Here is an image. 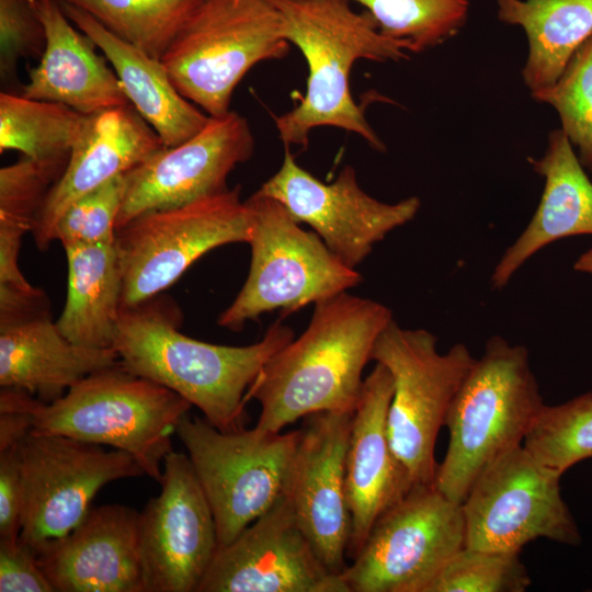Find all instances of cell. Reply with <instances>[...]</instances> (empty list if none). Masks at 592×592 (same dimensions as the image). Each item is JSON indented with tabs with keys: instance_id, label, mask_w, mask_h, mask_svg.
Instances as JSON below:
<instances>
[{
	"instance_id": "obj_13",
	"label": "cell",
	"mask_w": 592,
	"mask_h": 592,
	"mask_svg": "<svg viewBox=\"0 0 592 592\" xmlns=\"http://www.w3.org/2000/svg\"><path fill=\"white\" fill-rule=\"evenodd\" d=\"M18 454L24 492L20 538L34 551L70 533L104 486L145 475L126 452L62 435L30 431Z\"/></svg>"
},
{
	"instance_id": "obj_37",
	"label": "cell",
	"mask_w": 592,
	"mask_h": 592,
	"mask_svg": "<svg viewBox=\"0 0 592 592\" xmlns=\"http://www.w3.org/2000/svg\"><path fill=\"white\" fill-rule=\"evenodd\" d=\"M0 592H54L35 551L20 536L0 539Z\"/></svg>"
},
{
	"instance_id": "obj_40",
	"label": "cell",
	"mask_w": 592,
	"mask_h": 592,
	"mask_svg": "<svg viewBox=\"0 0 592 592\" xmlns=\"http://www.w3.org/2000/svg\"><path fill=\"white\" fill-rule=\"evenodd\" d=\"M573 269L578 272L592 275V248L578 258Z\"/></svg>"
},
{
	"instance_id": "obj_21",
	"label": "cell",
	"mask_w": 592,
	"mask_h": 592,
	"mask_svg": "<svg viewBox=\"0 0 592 592\" xmlns=\"http://www.w3.org/2000/svg\"><path fill=\"white\" fill-rule=\"evenodd\" d=\"M163 147L132 104L87 115L65 171L36 216L32 234L37 248L46 250L55 240L56 224L71 203L127 173Z\"/></svg>"
},
{
	"instance_id": "obj_25",
	"label": "cell",
	"mask_w": 592,
	"mask_h": 592,
	"mask_svg": "<svg viewBox=\"0 0 592 592\" xmlns=\"http://www.w3.org/2000/svg\"><path fill=\"white\" fill-rule=\"evenodd\" d=\"M60 4L67 18L103 53L129 103L164 147L182 144L207 124L209 116L178 91L161 59L115 36L83 10Z\"/></svg>"
},
{
	"instance_id": "obj_38",
	"label": "cell",
	"mask_w": 592,
	"mask_h": 592,
	"mask_svg": "<svg viewBox=\"0 0 592 592\" xmlns=\"http://www.w3.org/2000/svg\"><path fill=\"white\" fill-rule=\"evenodd\" d=\"M18 445L0 451V539H14L22 528L24 492Z\"/></svg>"
},
{
	"instance_id": "obj_34",
	"label": "cell",
	"mask_w": 592,
	"mask_h": 592,
	"mask_svg": "<svg viewBox=\"0 0 592 592\" xmlns=\"http://www.w3.org/2000/svg\"><path fill=\"white\" fill-rule=\"evenodd\" d=\"M69 158L19 161L0 169V227L32 231L43 203Z\"/></svg>"
},
{
	"instance_id": "obj_9",
	"label": "cell",
	"mask_w": 592,
	"mask_h": 592,
	"mask_svg": "<svg viewBox=\"0 0 592 592\" xmlns=\"http://www.w3.org/2000/svg\"><path fill=\"white\" fill-rule=\"evenodd\" d=\"M240 185L192 203L140 214L116 229L122 309L170 287L208 251L249 242L251 213Z\"/></svg>"
},
{
	"instance_id": "obj_26",
	"label": "cell",
	"mask_w": 592,
	"mask_h": 592,
	"mask_svg": "<svg viewBox=\"0 0 592 592\" xmlns=\"http://www.w3.org/2000/svg\"><path fill=\"white\" fill-rule=\"evenodd\" d=\"M68 265L67 297L56 325L71 342L113 348L122 310V273L115 241L64 247Z\"/></svg>"
},
{
	"instance_id": "obj_29",
	"label": "cell",
	"mask_w": 592,
	"mask_h": 592,
	"mask_svg": "<svg viewBox=\"0 0 592 592\" xmlns=\"http://www.w3.org/2000/svg\"><path fill=\"white\" fill-rule=\"evenodd\" d=\"M93 16L115 36L161 59L204 0H58Z\"/></svg>"
},
{
	"instance_id": "obj_1",
	"label": "cell",
	"mask_w": 592,
	"mask_h": 592,
	"mask_svg": "<svg viewBox=\"0 0 592 592\" xmlns=\"http://www.w3.org/2000/svg\"><path fill=\"white\" fill-rule=\"evenodd\" d=\"M392 319L385 305L346 292L316 303L307 329L265 363L246 394L261 406L254 428L277 433L316 412L353 413L363 369Z\"/></svg>"
},
{
	"instance_id": "obj_36",
	"label": "cell",
	"mask_w": 592,
	"mask_h": 592,
	"mask_svg": "<svg viewBox=\"0 0 592 592\" xmlns=\"http://www.w3.org/2000/svg\"><path fill=\"white\" fill-rule=\"evenodd\" d=\"M46 43L45 27L33 0H0V77L7 88L19 86L21 59L41 58Z\"/></svg>"
},
{
	"instance_id": "obj_17",
	"label": "cell",
	"mask_w": 592,
	"mask_h": 592,
	"mask_svg": "<svg viewBox=\"0 0 592 592\" xmlns=\"http://www.w3.org/2000/svg\"><path fill=\"white\" fill-rule=\"evenodd\" d=\"M197 592H348L317 555L283 494L219 547Z\"/></svg>"
},
{
	"instance_id": "obj_22",
	"label": "cell",
	"mask_w": 592,
	"mask_h": 592,
	"mask_svg": "<svg viewBox=\"0 0 592 592\" xmlns=\"http://www.w3.org/2000/svg\"><path fill=\"white\" fill-rule=\"evenodd\" d=\"M45 27L38 64L29 70L20 93L65 104L83 115L130 104L107 59L65 14L58 0H33Z\"/></svg>"
},
{
	"instance_id": "obj_6",
	"label": "cell",
	"mask_w": 592,
	"mask_h": 592,
	"mask_svg": "<svg viewBox=\"0 0 592 592\" xmlns=\"http://www.w3.org/2000/svg\"><path fill=\"white\" fill-rule=\"evenodd\" d=\"M246 202L251 213L249 273L235 300L219 315L220 327L239 331L248 320L277 309L287 317L363 281L278 201L257 191Z\"/></svg>"
},
{
	"instance_id": "obj_14",
	"label": "cell",
	"mask_w": 592,
	"mask_h": 592,
	"mask_svg": "<svg viewBox=\"0 0 592 592\" xmlns=\"http://www.w3.org/2000/svg\"><path fill=\"white\" fill-rule=\"evenodd\" d=\"M258 192L283 204L299 224L309 225L353 269L388 232L412 220L421 207L418 196L388 204L368 195L351 166L333 182L325 183L297 163L289 146H285L280 169Z\"/></svg>"
},
{
	"instance_id": "obj_12",
	"label": "cell",
	"mask_w": 592,
	"mask_h": 592,
	"mask_svg": "<svg viewBox=\"0 0 592 592\" xmlns=\"http://www.w3.org/2000/svg\"><path fill=\"white\" fill-rule=\"evenodd\" d=\"M560 478L524 445L499 456L462 502L465 546L520 554L536 538L579 545L580 532L561 496Z\"/></svg>"
},
{
	"instance_id": "obj_10",
	"label": "cell",
	"mask_w": 592,
	"mask_h": 592,
	"mask_svg": "<svg viewBox=\"0 0 592 592\" xmlns=\"http://www.w3.org/2000/svg\"><path fill=\"white\" fill-rule=\"evenodd\" d=\"M175 435L185 446L212 508L219 548L283 496L300 429L225 432L187 413Z\"/></svg>"
},
{
	"instance_id": "obj_15",
	"label": "cell",
	"mask_w": 592,
	"mask_h": 592,
	"mask_svg": "<svg viewBox=\"0 0 592 592\" xmlns=\"http://www.w3.org/2000/svg\"><path fill=\"white\" fill-rule=\"evenodd\" d=\"M159 483L139 516L145 592H197L218 548L212 508L184 453L166 456Z\"/></svg>"
},
{
	"instance_id": "obj_11",
	"label": "cell",
	"mask_w": 592,
	"mask_h": 592,
	"mask_svg": "<svg viewBox=\"0 0 592 592\" xmlns=\"http://www.w3.org/2000/svg\"><path fill=\"white\" fill-rule=\"evenodd\" d=\"M465 542L462 504L414 485L376 520L340 578L348 592H425Z\"/></svg>"
},
{
	"instance_id": "obj_20",
	"label": "cell",
	"mask_w": 592,
	"mask_h": 592,
	"mask_svg": "<svg viewBox=\"0 0 592 592\" xmlns=\"http://www.w3.org/2000/svg\"><path fill=\"white\" fill-rule=\"evenodd\" d=\"M392 396L389 371L376 363L364 378L352 415L345 459V482L351 513L346 557L361 550L376 520L414 486L395 455L387 433Z\"/></svg>"
},
{
	"instance_id": "obj_39",
	"label": "cell",
	"mask_w": 592,
	"mask_h": 592,
	"mask_svg": "<svg viewBox=\"0 0 592 592\" xmlns=\"http://www.w3.org/2000/svg\"><path fill=\"white\" fill-rule=\"evenodd\" d=\"M32 430L31 417L16 409H0V451L16 445Z\"/></svg>"
},
{
	"instance_id": "obj_28",
	"label": "cell",
	"mask_w": 592,
	"mask_h": 592,
	"mask_svg": "<svg viewBox=\"0 0 592 592\" xmlns=\"http://www.w3.org/2000/svg\"><path fill=\"white\" fill-rule=\"evenodd\" d=\"M86 116L61 103L1 91L0 152L18 150L38 160L69 158Z\"/></svg>"
},
{
	"instance_id": "obj_27",
	"label": "cell",
	"mask_w": 592,
	"mask_h": 592,
	"mask_svg": "<svg viewBox=\"0 0 592 592\" xmlns=\"http://www.w3.org/2000/svg\"><path fill=\"white\" fill-rule=\"evenodd\" d=\"M498 19L522 27L528 56L522 70L531 92L551 87L592 36V0H496Z\"/></svg>"
},
{
	"instance_id": "obj_3",
	"label": "cell",
	"mask_w": 592,
	"mask_h": 592,
	"mask_svg": "<svg viewBox=\"0 0 592 592\" xmlns=\"http://www.w3.org/2000/svg\"><path fill=\"white\" fill-rule=\"evenodd\" d=\"M270 1L282 18L285 38L301 52L308 66L305 96L274 119L280 139L285 146L304 148L312 129L331 126L385 151L384 141L352 96L350 75L360 59H407L410 45L384 35L372 15L356 12L349 0Z\"/></svg>"
},
{
	"instance_id": "obj_30",
	"label": "cell",
	"mask_w": 592,
	"mask_h": 592,
	"mask_svg": "<svg viewBox=\"0 0 592 592\" xmlns=\"http://www.w3.org/2000/svg\"><path fill=\"white\" fill-rule=\"evenodd\" d=\"M363 5L380 32L412 53L435 47L465 24L471 0H349Z\"/></svg>"
},
{
	"instance_id": "obj_18",
	"label": "cell",
	"mask_w": 592,
	"mask_h": 592,
	"mask_svg": "<svg viewBox=\"0 0 592 592\" xmlns=\"http://www.w3.org/2000/svg\"><path fill=\"white\" fill-rule=\"evenodd\" d=\"M353 413L305 417L284 496L325 566L341 574L351 535L345 459Z\"/></svg>"
},
{
	"instance_id": "obj_33",
	"label": "cell",
	"mask_w": 592,
	"mask_h": 592,
	"mask_svg": "<svg viewBox=\"0 0 592 592\" xmlns=\"http://www.w3.org/2000/svg\"><path fill=\"white\" fill-rule=\"evenodd\" d=\"M532 580L519 554L464 547L425 592H524Z\"/></svg>"
},
{
	"instance_id": "obj_8",
	"label": "cell",
	"mask_w": 592,
	"mask_h": 592,
	"mask_svg": "<svg viewBox=\"0 0 592 592\" xmlns=\"http://www.w3.org/2000/svg\"><path fill=\"white\" fill-rule=\"evenodd\" d=\"M436 342L430 331L405 329L392 319L372 351V361L384 365L392 378L387 433L413 485H434L437 434L477 360L464 343L440 353Z\"/></svg>"
},
{
	"instance_id": "obj_23",
	"label": "cell",
	"mask_w": 592,
	"mask_h": 592,
	"mask_svg": "<svg viewBox=\"0 0 592 592\" xmlns=\"http://www.w3.org/2000/svg\"><path fill=\"white\" fill-rule=\"evenodd\" d=\"M119 363L114 348L95 349L68 340L45 311L0 323V386L37 396L43 402Z\"/></svg>"
},
{
	"instance_id": "obj_32",
	"label": "cell",
	"mask_w": 592,
	"mask_h": 592,
	"mask_svg": "<svg viewBox=\"0 0 592 592\" xmlns=\"http://www.w3.org/2000/svg\"><path fill=\"white\" fill-rule=\"evenodd\" d=\"M532 95L557 111L561 130L578 148L581 164L592 171V36L576 50L551 87Z\"/></svg>"
},
{
	"instance_id": "obj_35",
	"label": "cell",
	"mask_w": 592,
	"mask_h": 592,
	"mask_svg": "<svg viewBox=\"0 0 592 592\" xmlns=\"http://www.w3.org/2000/svg\"><path fill=\"white\" fill-rule=\"evenodd\" d=\"M124 193L125 174H122L76 200L59 217L55 240L62 247L114 242Z\"/></svg>"
},
{
	"instance_id": "obj_2",
	"label": "cell",
	"mask_w": 592,
	"mask_h": 592,
	"mask_svg": "<svg viewBox=\"0 0 592 592\" xmlns=\"http://www.w3.org/2000/svg\"><path fill=\"white\" fill-rule=\"evenodd\" d=\"M180 311L157 296L121 310L113 348L129 372L156 382L198 408L215 428H246V394L265 363L294 339L275 321L257 343L229 346L180 331Z\"/></svg>"
},
{
	"instance_id": "obj_24",
	"label": "cell",
	"mask_w": 592,
	"mask_h": 592,
	"mask_svg": "<svg viewBox=\"0 0 592 592\" xmlns=\"http://www.w3.org/2000/svg\"><path fill=\"white\" fill-rule=\"evenodd\" d=\"M528 161L545 180L543 194L526 228L496 264L490 276L493 289H502L531 257L549 243L592 235V182L566 134L553 130L544 156Z\"/></svg>"
},
{
	"instance_id": "obj_16",
	"label": "cell",
	"mask_w": 592,
	"mask_h": 592,
	"mask_svg": "<svg viewBox=\"0 0 592 592\" xmlns=\"http://www.w3.org/2000/svg\"><path fill=\"white\" fill-rule=\"evenodd\" d=\"M254 150L249 122L235 111L209 116L193 137L163 147L125 173L116 229L136 216L182 206L226 191L230 172Z\"/></svg>"
},
{
	"instance_id": "obj_5",
	"label": "cell",
	"mask_w": 592,
	"mask_h": 592,
	"mask_svg": "<svg viewBox=\"0 0 592 592\" xmlns=\"http://www.w3.org/2000/svg\"><path fill=\"white\" fill-rule=\"evenodd\" d=\"M544 406L527 349L491 337L446 414L449 443L435 488L462 504L487 466L522 445Z\"/></svg>"
},
{
	"instance_id": "obj_4",
	"label": "cell",
	"mask_w": 592,
	"mask_h": 592,
	"mask_svg": "<svg viewBox=\"0 0 592 592\" xmlns=\"http://www.w3.org/2000/svg\"><path fill=\"white\" fill-rule=\"evenodd\" d=\"M193 406L173 390L126 369L121 361L43 402L26 391L2 388L0 409L31 417L32 432L68 436L132 455L160 482L172 435Z\"/></svg>"
},
{
	"instance_id": "obj_19",
	"label": "cell",
	"mask_w": 592,
	"mask_h": 592,
	"mask_svg": "<svg viewBox=\"0 0 592 592\" xmlns=\"http://www.w3.org/2000/svg\"><path fill=\"white\" fill-rule=\"evenodd\" d=\"M139 516L122 504L92 506L70 533L35 551L54 592H145Z\"/></svg>"
},
{
	"instance_id": "obj_7",
	"label": "cell",
	"mask_w": 592,
	"mask_h": 592,
	"mask_svg": "<svg viewBox=\"0 0 592 592\" xmlns=\"http://www.w3.org/2000/svg\"><path fill=\"white\" fill-rule=\"evenodd\" d=\"M291 44L270 0H204L161 57L178 91L208 116L230 111L236 87Z\"/></svg>"
},
{
	"instance_id": "obj_31",
	"label": "cell",
	"mask_w": 592,
	"mask_h": 592,
	"mask_svg": "<svg viewBox=\"0 0 592 592\" xmlns=\"http://www.w3.org/2000/svg\"><path fill=\"white\" fill-rule=\"evenodd\" d=\"M525 448L561 475L592 457V392L556 406L545 405L528 431Z\"/></svg>"
}]
</instances>
